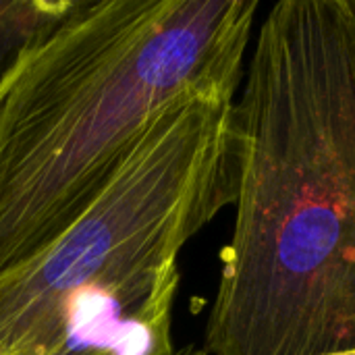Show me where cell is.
I'll use <instances>...</instances> for the list:
<instances>
[{"mask_svg":"<svg viewBox=\"0 0 355 355\" xmlns=\"http://www.w3.org/2000/svg\"><path fill=\"white\" fill-rule=\"evenodd\" d=\"M235 129V223L202 352H354L355 0L268 10Z\"/></svg>","mask_w":355,"mask_h":355,"instance_id":"1","label":"cell"},{"mask_svg":"<svg viewBox=\"0 0 355 355\" xmlns=\"http://www.w3.org/2000/svg\"><path fill=\"white\" fill-rule=\"evenodd\" d=\"M181 355H206L204 352H198V349H183ZM331 355H355V349L354 352H343V354H331Z\"/></svg>","mask_w":355,"mask_h":355,"instance_id":"5","label":"cell"},{"mask_svg":"<svg viewBox=\"0 0 355 355\" xmlns=\"http://www.w3.org/2000/svg\"><path fill=\"white\" fill-rule=\"evenodd\" d=\"M237 164L235 94L164 108L98 200L0 275V355H175L179 256L233 206Z\"/></svg>","mask_w":355,"mask_h":355,"instance_id":"3","label":"cell"},{"mask_svg":"<svg viewBox=\"0 0 355 355\" xmlns=\"http://www.w3.org/2000/svg\"><path fill=\"white\" fill-rule=\"evenodd\" d=\"M175 355H181V352H175Z\"/></svg>","mask_w":355,"mask_h":355,"instance_id":"6","label":"cell"},{"mask_svg":"<svg viewBox=\"0 0 355 355\" xmlns=\"http://www.w3.org/2000/svg\"><path fill=\"white\" fill-rule=\"evenodd\" d=\"M256 0H71L0 92V275L58 239L150 123L237 94Z\"/></svg>","mask_w":355,"mask_h":355,"instance_id":"2","label":"cell"},{"mask_svg":"<svg viewBox=\"0 0 355 355\" xmlns=\"http://www.w3.org/2000/svg\"><path fill=\"white\" fill-rule=\"evenodd\" d=\"M69 6L71 0H0V92L33 40Z\"/></svg>","mask_w":355,"mask_h":355,"instance_id":"4","label":"cell"}]
</instances>
